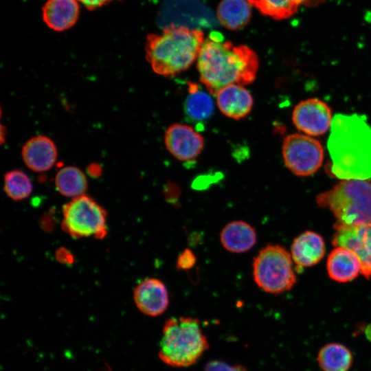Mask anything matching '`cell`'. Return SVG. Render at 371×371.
Returning <instances> with one entry per match:
<instances>
[{
	"label": "cell",
	"mask_w": 371,
	"mask_h": 371,
	"mask_svg": "<svg viewBox=\"0 0 371 371\" xmlns=\"http://www.w3.org/2000/svg\"><path fill=\"white\" fill-rule=\"evenodd\" d=\"M327 147L334 177L341 180L371 178V127L364 115H335Z\"/></svg>",
	"instance_id": "1"
},
{
	"label": "cell",
	"mask_w": 371,
	"mask_h": 371,
	"mask_svg": "<svg viewBox=\"0 0 371 371\" xmlns=\"http://www.w3.org/2000/svg\"><path fill=\"white\" fill-rule=\"evenodd\" d=\"M196 63L200 81L213 95L229 85L252 83L259 67L258 57L251 48L214 36L204 41Z\"/></svg>",
	"instance_id": "2"
},
{
	"label": "cell",
	"mask_w": 371,
	"mask_h": 371,
	"mask_svg": "<svg viewBox=\"0 0 371 371\" xmlns=\"http://www.w3.org/2000/svg\"><path fill=\"white\" fill-rule=\"evenodd\" d=\"M204 41L200 30L167 27L160 34L148 35L146 58L155 73L174 76L188 69L197 60Z\"/></svg>",
	"instance_id": "3"
},
{
	"label": "cell",
	"mask_w": 371,
	"mask_h": 371,
	"mask_svg": "<svg viewBox=\"0 0 371 371\" xmlns=\"http://www.w3.org/2000/svg\"><path fill=\"white\" fill-rule=\"evenodd\" d=\"M209 347L197 318L170 317L163 326L158 356L167 366L187 368L194 365Z\"/></svg>",
	"instance_id": "4"
},
{
	"label": "cell",
	"mask_w": 371,
	"mask_h": 371,
	"mask_svg": "<svg viewBox=\"0 0 371 371\" xmlns=\"http://www.w3.org/2000/svg\"><path fill=\"white\" fill-rule=\"evenodd\" d=\"M319 207L328 209L336 223L358 226L371 223V181L343 179L316 198Z\"/></svg>",
	"instance_id": "5"
},
{
	"label": "cell",
	"mask_w": 371,
	"mask_h": 371,
	"mask_svg": "<svg viewBox=\"0 0 371 371\" xmlns=\"http://www.w3.org/2000/svg\"><path fill=\"white\" fill-rule=\"evenodd\" d=\"M290 253L279 245H268L254 258V280L259 288L271 294L290 290L296 283Z\"/></svg>",
	"instance_id": "6"
},
{
	"label": "cell",
	"mask_w": 371,
	"mask_h": 371,
	"mask_svg": "<svg viewBox=\"0 0 371 371\" xmlns=\"http://www.w3.org/2000/svg\"><path fill=\"white\" fill-rule=\"evenodd\" d=\"M61 227L75 238L93 236L102 239L107 233L106 212L93 199L82 194L63 205Z\"/></svg>",
	"instance_id": "7"
},
{
	"label": "cell",
	"mask_w": 371,
	"mask_h": 371,
	"mask_svg": "<svg viewBox=\"0 0 371 371\" xmlns=\"http://www.w3.org/2000/svg\"><path fill=\"white\" fill-rule=\"evenodd\" d=\"M282 154L285 166L300 177L315 173L322 166L324 157L322 144L303 133L287 135L282 143Z\"/></svg>",
	"instance_id": "8"
},
{
	"label": "cell",
	"mask_w": 371,
	"mask_h": 371,
	"mask_svg": "<svg viewBox=\"0 0 371 371\" xmlns=\"http://www.w3.org/2000/svg\"><path fill=\"white\" fill-rule=\"evenodd\" d=\"M332 243L335 247H342L354 252L358 257L361 274L371 278V223L346 226L335 223Z\"/></svg>",
	"instance_id": "9"
},
{
	"label": "cell",
	"mask_w": 371,
	"mask_h": 371,
	"mask_svg": "<svg viewBox=\"0 0 371 371\" xmlns=\"http://www.w3.org/2000/svg\"><path fill=\"white\" fill-rule=\"evenodd\" d=\"M333 117L330 107L318 98L300 102L292 112V121L296 128L309 136H319L331 126Z\"/></svg>",
	"instance_id": "10"
},
{
	"label": "cell",
	"mask_w": 371,
	"mask_h": 371,
	"mask_svg": "<svg viewBox=\"0 0 371 371\" xmlns=\"http://www.w3.org/2000/svg\"><path fill=\"white\" fill-rule=\"evenodd\" d=\"M164 143L172 156L184 162L195 160L204 147L203 136L192 126L180 123L173 124L166 129Z\"/></svg>",
	"instance_id": "11"
},
{
	"label": "cell",
	"mask_w": 371,
	"mask_h": 371,
	"mask_svg": "<svg viewBox=\"0 0 371 371\" xmlns=\"http://www.w3.org/2000/svg\"><path fill=\"white\" fill-rule=\"evenodd\" d=\"M133 299L137 308L144 315L157 317L163 314L169 304L164 283L157 278H146L135 289Z\"/></svg>",
	"instance_id": "12"
},
{
	"label": "cell",
	"mask_w": 371,
	"mask_h": 371,
	"mask_svg": "<svg viewBox=\"0 0 371 371\" xmlns=\"http://www.w3.org/2000/svg\"><path fill=\"white\" fill-rule=\"evenodd\" d=\"M21 155L28 168L42 172L54 166L57 159L58 150L56 144L49 137L38 135L25 142Z\"/></svg>",
	"instance_id": "13"
},
{
	"label": "cell",
	"mask_w": 371,
	"mask_h": 371,
	"mask_svg": "<svg viewBox=\"0 0 371 371\" xmlns=\"http://www.w3.org/2000/svg\"><path fill=\"white\" fill-rule=\"evenodd\" d=\"M215 96L219 110L229 118H244L253 107V97L243 85H229L221 89Z\"/></svg>",
	"instance_id": "14"
},
{
	"label": "cell",
	"mask_w": 371,
	"mask_h": 371,
	"mask_svg": "<svg viewBox=\"0 0 371 371\" xmlns=\"http://www.w3.org/2000/svg\"><path fill=\"white\" fill-rule=\"evenodd\" d=\"M326 251L323 238L313 231H306L297 236L291 246L293 261L298 268L310 267L318 263Z\"/></svg>",
	"instance_id": "15"
},
{
	"label": "cell",
	"mask_w": 371,
	"mask_h": 371,
	"mask_svg": "<svg viewBox=\"0 0 371 371\" xmlns=\"http://www.w3.org/2000/svg\"><path fill=\"white\" fill-rule=\"evenodd\" d=\"M326 269L330 279L339 283L350 282L361 274L358 257L342 247H335L330 252L327 258Z\"/></svg>",
	"instance_id": "16"
},
{
	"label": "cell",
	"mask_w": 371,
	"mask_h": 371,
	"mask_svg": "<svg viewBox=\"0 0 371 371\" xmlns=\"http://www.w3.org/2000/svg\"><path fill=\"white\" fill-rule=\"evenodd\" d=\"M79 16L76 0H48L43 8L45 24L55 31H64L71 27Z\"/></svg>",
	"instance_id": "17"
},
{
	"label": "cell",
	"mask_w": 371,
	"mask_h": 371,
	"mask_svg": "<svg viewBox=\"0 0 371 371\" xmlns=\"http://www.w3.org/2000/svg\"><path fill=\"white\" fill-rule=\"evenodd\" d=\"M223 247L233 253H243L251 249L256 243L257 234L254 227L243 221L227 223L220 234Z\"/></svg>",
	"instance_id": "18"
},
{
	"label": "cell",
	"mask_w": 371,
	"mask_h": 371,
	"mask_svg": "<svg viewBox=\"0 0 371 371\" xmlns=\"http://www.w3.org/2000/svg\"><path fill=\"white\" fill-rule=\"evenodd\" d=\"M317 361L323 371H348L352 365L353 355L346 346L331 342L320 348Z\"/></svg>",
	"instance_id": "19"
},
{
	"label": "cell",
	"mask_w": 371,
	"mask_h": 371,
	"mask_svg": "<svg viewBox=\"0 0 371 371\" xmlns=\"http://www.w3.org/2000/svg\"><path fill=\"white\" fill-rule=\"evenodd\" d=\"M250 5L247 0H222L217 10L218 20L228 30H240L250 20Z\"/></svg>",
	"instance_id": "20"
},
{
	"label": "cell",
	"mask_w": 371,
	"mask_h": 371,
	"mask_svg": "<svg viewBox=\"0 0 371 371\" xmlns=\"http://www.w3.org/2000/svg\"><path fill=\"white\" fill-rule=\"evenodd\" d=\"M55 186L62 195L75 198L85 194L87 181L80 169L69 166L58 171L55 177Z\"/></svg>",
	"instance_id": "21"
},
{
	"label": "cell",
	"mask_w": 371,
	"mask_h": 371,
	"mask_svg": "<svg viewBox=\"0 0 371 371\" xmlns=\"http://www.w3.org/2000/svg\"><path fill=\"white\" fill-rule=\"evenodd\" d=\"M189 94L185 102V113L193 121H203L213 114L214 104L211 96L197 85H189Z\"/></svg>",
	"instance_id": "22"
},
{
	"label": "cell",
	"mask_w": 371,
	"mask_h": 371,
	"mask_svg": "<svg viewBox=\"0 0 371 371\" xmlns=\"http://www.w3.org/2000/svg\"><path fill=\"white\" fill-rule=\"evenodd\" d=\"M260 13L276 20L292 16L304 4L317 3L316 0H247Z\"/></svg>",
	"instance_id": "23"
},
{
	"label": "cell",
	"mask_w": 371,
	"mask_h": 371,
	"mask_svg": "<svg viewBox=\"0 0 371 371\" xmlns=\"http://www.w3.org/2000/svg\"><path fill=\"white\" fill-rule=\"evenodd\" d=\"M3 189L8 197L18 201L27 199L31 194L33 186L25 172L20 170H12L4 175Z\"/></svg>",
	"instance_id": "24"
},
{
	"label": "cell",
	"mask_w": 371,
	"mask_h": 371,
	"mask_svg": "<svg viewBox=\"0 0 371 371\" xmlns=\"http://www.w3.org/2000/svg\"><path fill=\"white\" fill-rule=\"evenodd\" d=\"M203 371H247L245 367L239 364H230L221 360L209 361Z\"/></svg>",
	"instance_id": "25"
},
{
	"label": "cell",
	"mask_w": 371,
	"mask_h": 371,
	"mask_svg": "<svg viewBox=\"0 0 371 371\" xmlns=\"http://www.w3.org/2000/svg\"><path fill=\"white\" fill-rule=\"evenodd\" d=\"M196 256L190 249H185L179 256L176 267L177 269L188 270L196 263Z\"/></svg>",
	"instance_id": "26"
},
{
	"label": "cell",
	"mask_w": 371,
	"mask_h": 371,
	"mask_svg": "<svg viewBox=\"0 0 371 371\" xmlns=\"http://www.w3.org/2000/svg\"><path fill=\"white\" fill-rule=\"evenodd\" d=\"M56 259L60 263L71 265L74 262V255L67 249L60 247L55 253Z\"/></svg>",
	"instance_id": "27"
},
{
	"label": "cell",
	"mask_w": 371,
	"mask_h": 371,
	"mask_svg": "<svg viewBox=\"0 0 371 371\" xmlns=\"http://www.w3.org/2000/svg\"><path fill=\"white\" fill-rule=\"evenodd\" d=\"M81 2L87 9L93 10L105 5L114 0H77Z\"/></svg>",
	"instance_id": "28"
},
{
	"label": "cell",
	"mask_w": 371,
	"mask_h": 371,
	"mask_svg": "<svg viewBox=\"0 0 371 371\" xmlns=\"http://www.w3.org/2000/svg\"><path fill=\"white\" fill-rule=\"evenodd\" d=\"M87 172L91 176L95 177L101 174L102 169L98 164H92L88 167Z\"/></svg>",
	"instance_id": "29"
},
{
	"label": "cell",
	"mask_w": 371,
	"mask_h": 371,
	"mask_svg": "<svg viewBox=\"0 0 371 371\" xmlns=\"http://www.w3.org/2000/svg\"><path fill=\"white\" fill-rule=\"evenodd\" d=\"M364 334L367 339L371 342V323L366 326L364 329Z\"/></svg>",
	"instance_id": "30"
}]
</instances>
